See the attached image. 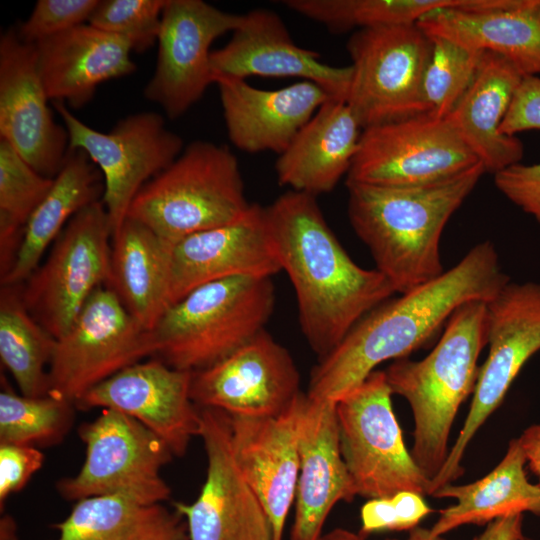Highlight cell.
<instances>
[{
  "label": "cell",
  "instance_id": "10",
  "mask_svg": "<svg viewBox=\"0 0 540 540\" xmlns=\"http://www.w3.org/2000/svg\"><path fill=\"white\" fill-rule=\"evenodd\" d=\"M85 460L78 473L61 479L57 489L67 500L92 496H119L143 504H159L171 490L161 469L173 454L167 445L137 420L111 409H102L82 424Z\"/></svg>",
  "mask_w": 540,
  "mask_h": 540
},
{
  "label": "cell",
  "instance_id": "17",
  "mask_svg": "<svg viewBox=\"0 0 540 540\" xmlns=\"http://www.w3.org/2000/svg\"><path fill=\"white\" fill-rule=\"evenodd\" d=\"M200 409L206 479L194 502L174 503L186 520L188 540H273L268 516L235 463L229 416Z\"/></svg>",
  "mask_w": 540,
  "mask_h": 540
},
{
  "label": "cell",
  "instance_id": "5",
  "mask_svg": "<svg viewBox=\"0 0 540 540\" xmlns=\"http://www.w3.org/2000/svg\"><path fill=\"white\" fill-rule=\"evenodd\" d=\"M236 156L225 145L195 140L133 200L127 218L174 244L230 224L250 208Z\"/></svg>",
  "mask_w": 540,
  "mask_h": 540
},
{
  "label": "cell",
  "instance_id": "29",
  "mask_svg": "<svg viewBox=\"0 0 540 540\" xmlns=\"http://www.w3.org/2000/svg\"><path fill=\"white\" fill-rule=\"evenodd\" d=\"M172 246L131 218L112 237L107 287L132 317L150 331L170 306Z\"/></svg>",
  "mask_w": 540,
  "mask_h": 540
},
{
  "label": "cell",
  "instance_id": "38",
  "mask_svg": "<svg viewBox=\"0 0 540 540\" xmlns=\"http://www.w3.org/2000/svg\"><path fill=\"white\" fill-rule=\"evenodd\" d=\"M167 0L100 1L88 24L126 39L132 50L144 52L157 43Z\"/></svg>",
  "mask_w": 540,
  "mask_h": 540
},
{
  "label": "cell",
  "instance_id": "13",
  "mask_svg": "<svg viewBox=\"0 0 540 540\" xmlns=\"http://www.w3.org/2000/svg\"><path fill=\"white\" fill-rule=\"evenodd\" d=\"M52 104L67 130L69 149L86 153L102 174L101 200L114 237L142 187L181 154L183 140L156 112L129 115L101 132L78 119L65 103Z\"/></svg>",
  "mask_w": 540,
  "mask_h": 540
},
{
  "label": "cell",
  "instance_id": "48",
  "mask_svg": "<svg viewBox=\"0 0 540 540\" xmlns=\"http://www.w3.org/2000/svg\"><path fill=\"white\" fill-rule=\"evenodd\" d=\"M407 540H445L442 536H433L430 529L415 527L410 530Z\"/></svg>",
  "mask_w": 540,
  "mask_h": 540
},
{
  "label": "cell",
  "instance_id": "49",
  "mask_svg": "<svg viewBox=\"0 0 540 540\" xmlns=\"http://www.w3.org/2000/svg\"><path fill=\"white\" fill-rule=\"evenodd\" d=\"M517 540H534V539L522 534Z\"/></svg>",
  "mask_w": 540,
  "mask_h": 540
},
{
  "label": "cell",
  "instance_id": "25",
  "mask_svg": "<svg viewBox=\"0 0 540 540\" xmlns=\"http://www.w3.org/2000/svg\"><path fill=\"white\" fill-rule=\"evenodd\" d=\"M231 143L241 151L279 155L320 106L331 98L317 84L302 80L275 90L244 79L214 75Z\"/></svg>",
  "mask_w": 540,
  "mask_h": 540
},
{
  "label": "cell",
  "instance_id": "43",
  "mask_svg": "<svg viewBox=\"0 0 540 540\" xmlns=\"http://www.w3.org/2000/svg\"><path fill=\"white\" fill-rule=\"evenodd\" d=\"M533 129H540V77L526 75L514 93L500 132L515 136Z\"/></svg>",
  "mask_w": 540,
  "mask_h": 540
},
{
  "label": "cell",
  "instance_id": "11",
  "mask_svg": "<svg viewBox=\"0 0 540 540\" xmlns=\"http://www.w3.org/2000/svg\"><path fill=\"white\" fill-rule=\"evenodd\" d=\"M156 351L153 331L134 319L109 287L101 286L56 339L48 367L49 394L76 405L93 387Z\"/></svg>",
  "mask_w": 540,
  "mask_h": 540
},
{
  "label": "cell",
  "instance_id": "32",
  "mask_svg": "<svg viewBox=\"0 0 540 540\" xmlns=\"http://www.w3.org/2000/svg\"><path fill=\"white\" fill-rule=\"evenodd\" d=\"M183 519L161 503L104 495L76 501L54 528L58 530L56 540H188Z\"/></svg>",
  "mask_w": 540,
  "mask_h": 540
},
{
  "label": "cell",
  "instance_id": "44",
  "mask_svg": "<svg viewBox=\"0 0 540 540\" xmlns=\"http://www.w3.org/2000/svg\"><path fill=\"white\" fill-rule=\"evenodd\" d=\"M523 514L498 518L473 540H517L522 534Z\"/></svg>",
  "mask_w": 540,
  "mask_h": 540
},
{
  "label": "cell",
  "instance_id": "12",
  "mask_svg": "<svg viewBox=\"0 0 540 540\" xmlns=\"http://www.w3.org/2000/svg\"><path fill=\"white\" fill-rule=\"evenodd\" d=\"M112 231L102 200L80 210L45 261L22 283L31 315L55 338L71 326L92 293L110 279Z\"/></svg>",
  "mask_w": 540,
  "mask_h": 540
},
{
  "label": "cell",
  "instance_id": "9",
  "mask_svg": "<svg viewBox=\"0 0 540 540\" xmlns=\"http://www.w3.org/2000/svg\"><path fill=\"white\" fill-rule=\"evenodd\" d=\"M486 310L488 356L479 368L464 424L430 482L429 496L463 475L467 446L500 406L525 363L540 350V283L510 280L486 302Z\"/></svg>",
  "mask_w": 540,
  "mask_h": 540
},
{
  "label": "cell",
  "instance_id": "41",
  "mask_svg": "<svg viewBox=\"0 0 540 540\" xmlns=\"http://www.w3.org/2000/svg\"><path fill=\"white\" fill-rule=\"evenodd\" d=\"M497 189L540 224V162L517 163L494 174Z\"/></svg>",
  "mask_w": 540,
  "mask_h": 540
},
{
  "label": "cell",
  "instance_id": "19",
  "mask_svg": "<svg viewBox=\"0 0 540 540\" xmlns=\"http://www.w3.org/2000/svg\"><path fill=\"white\" fill-rule=\"evenodd\" d=\"M33 44L16 28L0 37V139L40 174L54 178L69 150L66 128L48 106Z\"/></svg>",
  "mask_w": 540,
  "mask_h": 540
},
{
  "label": "cell",
  "instance_id": "4",
  "mask_svg": "<svg viewBox=\"0 0 540 540\" xmlns=\"http://www.w3.org/2000/svg\"><path fill=\"white\" fill-rule=\"evenodd\" d=\"M486 345V302L473 300L454 311L425 358L397 359L385 370L392 393L410 405L414 420L410 452L430 480L445 463L453 422L474 391L477 361Z\"/></svg>",
  "mask_w": 540,
  "mask_h": 540
},
{
  "label": "cell",
  "instance_id": "28",
  "mask_svg": "<svg viewBox=\"0 0 540 540\" xmlns=\"http://www.w3.org/2000/svg\"><path fill=\"white\" fill-rule=\"evenodd\" d=\"M523 77L505 57L484 51L472 83L447 116L486 172L495 174L523 158L522 142L500 132Z\"/></svg>",
  "mask_w": 540,
  "mask_h": 540
},
{
  "label": "cell",
  "instance_id": "2",
  "mask_svg": "<svg viewBox=\"0 0 540 540\" xmlns=\"http://www.w3.org/2000/svg\"><path fill=\"white\" fill-rule=\"evenodd\" d=\"M265 210L281 268L296 294L302 333L320 359L396 292L376 268L351 259L315 196L289 190Z\"/></svg>",
  "mask_w": 540,
  "mask_h": 540
},
{
  "label": "cell",
  "instance_id": "34",
  "mask_svg": "<svg viewBox=\"0 0 540 540\" xmlns=\"http://www.w3.org/2000/svg\"><path fill=\"white\" fill-rule=\"evenodd\" d=\"M0 139V276L11 269L25 226L53 185Z\"/></svg>",
  "mask_w": 540,
  "mask_h": 540
},
{
  "label": "cell",
  "instance_id": "23",
  "mask_svg": "<svg viewBox=\"0 0 540 540\" xmlns=\"http://www.w3.org/2000/svg\"><path fill=\"white\" fill-rule=\"evenodd\" d=\"M299 471L290 540H319L331 509L356 496L341 455L335 403L302 395L298 418Z\"/></svg>",
  "mask_w": 540,
  "mask_h": 540
},
{
  "label": "cell",
  "instance_id": "47",
  "mask_svg": "<svg viewBox=\"0 0 540 540\" xmlns=\"http://www.w3.org/2000/svg\"><path fill=\"white\" fill-rule=\"evenodd\" d=\"M1 540H16V525L10 516L1 519Z\"/></svg>",
  "mask_w": 540,
  "mask_h": 540
},
{
  "label": "cell",
  "instance_id": "20",
  "mask_svg": "<svg viewBox=\"0 0 540 540\" xmlns=\"http://www.w3.org/2000/svg\"><path fill=\"white\" fill-rule=\"evenodd\" d=\"M280 271L265 207L251 204L238 220L173 244L169 304L214 281L239 276L271 278Z\"/></svg>",
  "mask_w": 540,
  "mask_h": 540
},
{
  "label": "cell",
  "instance_id": "22",
  "mask_svg": "<svg viewBox=\"0 0 540 540\" xmlns=\"http://www.w3.org/2000/svg\"><path fill=\"white\" fill-rule=\"evenodd\" d=\"M302 395L277 416L228 415L235 463L268 516L273 540H282L285 522L295 500Z\"/></svg>",
  "mask_w": 540,
  "mask_h": 540
},
{
  "label": "cell",
  "instance_id": "42",
  "mask_svg": "<svg viewBox=\"0 0 540 540\" xmlns=\"http://www.w3.org/2000/svg\"><path fill=\"white\" fill-rule=\"evenodd\" d=\"M44 454L32 445L0 443V504L21 490L43 465Z\"/></svg>",
  "mask_w": 540,
  "mask_h": 540
},
{
  "label": "cell",
  "instance_id": "21",
  "mask_svg": "<svg viewBox=\"0 0 540 540\" xmlns=\"http://www.w3.org/2000/svg\"><path fill=\"white\" fill-rule=\"evenodd\" d=\"M210 64L213 77H299L345 102L353 73L351 65L325 64L318 52L295 44L282 18L264 8L243 14L229 42L211 52Z\"/></svg>",
  "mask_w": 540,
  "mask_h": 540
},
{
  "label": "cell",
  "instance_id": "7",
  "mask_svg": "<svg viewBox=\"0 0 540 540\" xmlns=\"http://www.w3.org/2000/svg\"><path fill=\"white\" fill-rule=\"evenodd\" d=\"M392 395L385 371L375 370L335 403L342 458L356 496H429L431 480L404 444Z\"/></svg>",
  "mask_w": 540,
  "mask_h": 540
},
{
  "label": "cell",
  "instance_id": "18",
  "mask_svg": "<svg viewBox=\"0 0 540 540\" xmlns=\"http://www.w3.org/2000/svg\"><path fill=\"white\" fill-rule=\"evenodd\" d=\"M191 381V371L173 368L159 358L141 361L93 387L75 406L123 413L156 434L173 456H182L201 428Z\"/></svg>",
  "mask_w": 540,
  "mask_h": 540
},
{
  "label": "cell",
  "instance_id": "3",
  "mask_svg": "<svg viewBox=\"0 0 540 540\" xmlns=\"http://www.w3.org/2000/svg\"><path fill=\"white\" fill-rule=\"evenodd\" d=\"M485 172L479 163L420 186L346 184L350 224L396 293L410 292L444 273V228Z\"/></svg>",
  "mask_w": 540,
  "mask_h": 540
},
{
  "label": "cell",
  "instance_id": "35",
  "mask_svg": "<svg viewBox=\"0 0 540 540\" xmlns=\"http://www.w3.org/2000/svg\"><path fill=\"white\" fill-rule=\"evenodd\" d=\"M464 0H286L291 10L324 25L331 33L354 28L415 24L426 13L458 7Z\"/></svg>",
  "mask_w": 540,
  "mask_h": 540
},
{
  "label": "cell",
  "instance_id": "37",
  "mask_svg": "<svg viewBox=\"0 0 540 540\" xmlns=\"http://www.w3.org/2000/svg\"><path fill=\"white\" fill-rule=\"evenodd\" d=\"M429 38L432 47L423 78V98L428 114L445 118L472 83L484 51L439 36Z\"/></svg>",
  "mask_w": 540,
  "mask_h": 540
},
{
  "label": "cell",
  "instance_id": "31",
  "mask_svg": "<svg viewBox=\"0 0 540 540\" xmlns=\"http://www.w3.org/2000/svg\"><path fill=\"white\" fill-rule=\"evenodd\" d=\"M100 170L86 153L69 149L53 185L30 216L15 261L1 285H20L37 268L47 248L83 208L100 200Z\"/></svg>",
  "mask_w": 540,
  "mask_h": 540
},
{
  "label": "cell",
  "instance_id": "6",
  "mask_svg": "<svg viewBox=\"0 0 540 540\" xmlns=\"http://www.w3.org/2000/svg\"><path fill=\"white\" fill-rule=\"evenodd\" d=\"M274 303L270 277L239 276L202 285L160 318L153 329L156 355L179 370L209 367L265 330Z\"/></svg>",
  "mask_w": 540,
  "mask_h": 540
},
{
  "label": "cell",
  "instance_id": "40",
  "mask_svg": "<svg viewBox=\"0 0 540 540\" xmlns=\"http://www.w3.org/2000/svg\"><path fill=\"white\" fill-rule=\"evenodd\" d=\"M99 0H38L29 17L16 28L19 38L36 44L88 23Z\"/></svg>",
  "mask_w": 540,
  "mask_h": 540
},
{
  "label": "cell",
  "instance_id": "8",
  "mask_svg": "<svg viewBox=\"0 0 540 540\" xmlns=\"http://www.w3.org/2000/svg\"><path fill=\"white\" fill-rule=\"evenodd\" d=\"M346 47L353 70L346 103L363 130L427 113L432 43L416 23L356 30Z\"/></svg>",
  "mask_w": 540,
  "mask_h": 540
},
{
  "label": "cell",
  "instance_id": "14",
  "mask_svg": "<svg viewBox=\"0 0 540 540\" xmlns=\"http://www.w3.org/2000/svg\"><path fill=\"white\" fill-rule=\"evenodd\" d=\"M479 163L447 117L426 113L364 129L346 184L420 186Z\"/></svg>",
  "mask_w": 540,
  "mask_h": 540
},
{
  "label": "cell",
  "instance_id": "33",
  "mask_svg": "<svg viewBox=\"0 0 540 540\" xmlns=\"http://www.w3.org/2000/svg\"><path fill=\"white\" fill-rule=\"evenodd\" d=\"M56 339L26 308L20 285H1L0 358L20 394H49L48 370Z\"/></svg>",
  "mask_w": 540,
  "mask_h": 540
},
{
  "label": "cell",
  "instance_id": "36",
  "mask_svg": "<svg viewBox=\"0 0 540 540\" xmlns=\"http://www.w3.org/2000/svg\"><path fill=\"white\" fill-rule=\"evenodd\" d=\"M0 392V443L54 444L63 439L73 419V403L48 394H17L4 382Z\"/></svg>",
  "mask_w": 540,
  "mask_h": 540
},
{
  "label": "cell",
  "instance_id": "26",
  "mask_svg": "<svg viewBox=\"0 0 540 540\" xmlns=\"http://www.w3.org/2000/svg\"><path fill=\"white\" fill-rule=\"evenodd\" d=\"M39 74L52 102L79 109L97 87L136 70L130 43L82 24L34 44Z\"/></svg>",
  "mask_w": 540,
  "mask_h": 540
},
{
  "label": "cell",
  "instance_id": "45",
  "mask_svg": "<svg viewBox=\"0 0 540 540\" xmlns=\"http://www.w3.org/2000/svg\"><path fill=\"white\" fill-rule=\"evenodd\" d=\"M518 438L524 450L527 464L537 476L540 487V424L529 426Z\"/></svg>",
  "mask_w": 540,
  "mask_h": 540
},
{
  "label": "cell",
  "instance_id": "30",
  "mask_svg": "<svg viewBox=\"0 0 540 540\" xmlns=\"http://www.w3.org/2000/svg\"><path fill=\"white\" fill-rule=\"evenodd\" d=\"M519 438L511 439L507 451L487 475L469 484H447L433 493L435 498H453L454 505L439 511L430 532L442 536L461 525L488 524L498 518L530 512L540 515V487L531 483Z\"/></svg>",
  "mask_w": 540,
  "mask_h": 540
},
{
  "label": "cell",
  "instance_id": "27",
  "mask_svg": "<svg viewBox=\"0 0 540 540\" xmlns=\"http://www.w3.org/2000/svg\"><path fill=\"white\" fill-rule=\"evenodd\" d=\"M363 129L345 101L327 99L276 161L278 183L312 196L348 174Z\"/></svg>",
  "mask_w": 540,
  "mask_h": 540
},
{
  "label": "cell",
  "instance_id": "15",
  "mask_svg": "<svg viewBox=\"0 0 540 540\" xmlns=\"http://www.w3.org/2000/svg\"><path fill=\"white\" fill-rule=\"evenodd\" d=\"M242 17L202 0H167L155 70L144 89L147 100L158 104L170 119L187 112L214 83L212 43L232 33Z\"/></svg>",
  "mask_w": 540,
  "mask_h": 540
},
{
  "label": "cell",
  "instance_id": "39",
  "mask_svg": "<svg viewBox=\"0 0 540 540\" xmlns=\"http://www.w3.org/2000/svg\"><path fill=\"white\" fill-rule=\"evenodd\" d=\"M432 512L423 495L412 491L372 498L361 507L359 533L367 537L381 531H410Z\"/></svg>",
  "mask_w": 540,
  "mask_h": 540
},
{
  "label": "cell",
  "instance_id": "16",
  "mask_svg": "<svg viewBox=\"0 0 540 540\" xmlns=\"http://www.w3.org/2000/svg\"><path fill=\"white\" fill-rule=\"evenodd\" d=\"M300 394L292 356L266 330L220 361L192 372L193 402L229 416H277Z\"/></svg>",
  "mask_w": 540,
  "mask_h": 540
},
{
  "label": "cell",
  "instance_id": "24",
  "mask_svg": "<svg viewBox=\"0 0 540 540\" xmlns=\"http://www.w3.org/2000/svg\"><path fill=\"white\" fill-rule=\"evenodd\" d=\"M427 35L497 53L524 76L540 74V0H466L416 23Z\"/></svg>",
  "mask_w": 540,
  "mask_h": 540
},
{
  "label": "cell",
  "instance_id": "1",
  "mask_svg": "<svg viewBox=\"0 0 540 540\" xmlns=\"http://www.w3.org/2000/svg\"><path fill=\"white\" fill-rule=\"evenodd\" d=\"M495 245L473 246L452 268L416 289L381 303L320 358L307 397L336 403L387 360L406 358L432 339L462 304L488 302L509 281Z\"/></svg>",
  "mask_w": 540,
  "mask_h": 540
},
{
  "label": "cell",
  "instance_id": "46",
  "mask_svg": "<svg viewBox=\"0 0 540 540\" xmlns=\"http://www.w3.org/2000/svg\"><path fill=\"white\" fill-rule=\"evenodd\" d=\"M319 540H367V538L360 533H355L344 528H335L324 535H321ZM385 540H397V539H385Z\"/></svg>",
  "mask_w": 540,
  "mask_h": 540
}]
</instances>
